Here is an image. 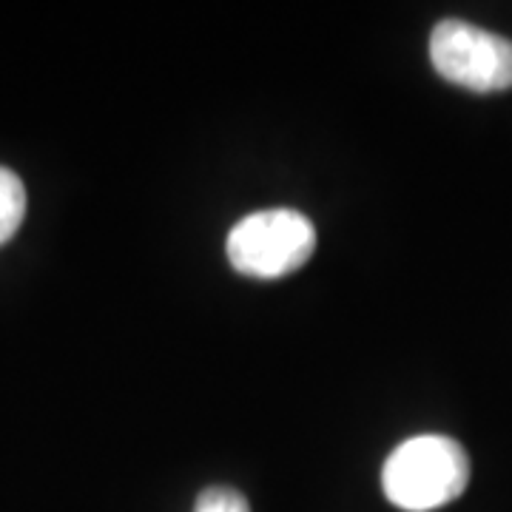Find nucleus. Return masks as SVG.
Segmentation results:
<instances>
[{"label": "nucleus", "mask_w": 512, "mask_h": 512, "mask_svg": "<svg viewBox=\"0 0 512 512\" xmlns=\"http://www.w3.org/2000/svg\"><path fill=\"white\" fill-rule=\"evenodd\" d=\"M470 481V458L456 439L416 436L402 441L382 467L390 504L407 512H430L456 501Z\"/></svg>", "instance_id": "f257e3e1"}, {"label": "nucleus", "mask_w": 512, "mask_h": 512, "mask_svg": "<svg viewBox=\"0 0 512 512\" xmlns=\"http://www.w3.org/2000/svg\"><path fill=\"white\" fill-rule=\"evenodd\" d=\"M225 251L239 274L279 279L299 271L316 251L313 222L293 208L248 214L231 228Z\"/></svg>", "instance_id": "f03ea898"}, {"label": "nucleus", "mask_w": 512, "mask_h": 512, "mask_svg": "<svg viewBox=\"0 0 512 512\" xmlns=\"http://www.w3.org/2000/svg\"><path fill=\"white\" fill-rule=\"evenodd\" d=\"M433 69L470 92L512 89V40L493 35L467 20L447 18L430 35Z\"/></svg>", "instance_id": "7ed1b4c3"}, {"label": "nucleus", "mask_w": 512, "mask_h": 512, "mask_svg": "<svg viewBox=\"0 0 512 512\" xmlns=\"http://www.w3.org/2000/svg\"><path fill=\"white\" fill-rule=\"evenodd\" d=\"M26 217V188L15 171L0 165V245L15 237Z\"/></svg>", "instance_id": "20e7f679"}, {"label": "nucleus", "mask_w": 512, "mask_h": 512, "mask_svg": "<svg viewBox=\"0 0 512 512\" xmlns=\"http://www.w3.org/2000/svg\"><path fill=\"white\" fill-rule=\"evenodd\" d=\"M194 512H251V507L234 487H208L197 495Z\"/></svg>", "instance_id": "39448f33"}]
</instances>
